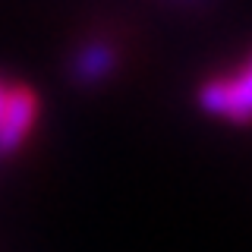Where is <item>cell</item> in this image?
<instances>
[{"mask_svg":"<svg viewBox=\"0 0 252 252\" xmlns=\"http://www.w3.org/2000/svg\"><path fill=\"white\" fill-rule=\"evenodd\" d=\"M202 104L208 110H215L220 117H230V120L243 123L252 117V60L243 73H236L233 79H218L208 82L202 89Z\"/></svg>","mask_w":252,"mask_h":252,"instance_id":"6da1fadb","label":"cell"},{"mask_svg":"<svg viewBox=\"0 0 252 252\" xmlns=\"http://www.w3.org/2000/svg\"><path fill=\"white\" fill-rule=\"evenodd\" d=\"M32 117H35V98L26 89H6L3 114H0V155L16 152L22 145Z\"/></svg>","mask_w":252,"mask_h":252,"instance_id":"7a4b0ae2","label":"cell"},{"mask_svg":"<svg viewBox=\"0 0 252 252\" xmlns=\"http://www.w3.org/2000/svg\"><path fill=\"white\" fill-rule=\"evenodd\" d=\"M117 66V51L104 41H92L76 54L73 66H69V79L76 85H98L101 79H107Z\"/></svg>","mask_w":252,"mask_h":252,"instance_id":"3957f363","label":"cell"}]
</instances>
